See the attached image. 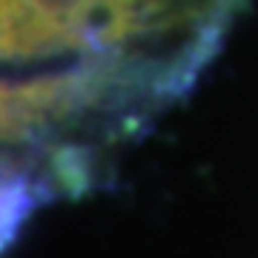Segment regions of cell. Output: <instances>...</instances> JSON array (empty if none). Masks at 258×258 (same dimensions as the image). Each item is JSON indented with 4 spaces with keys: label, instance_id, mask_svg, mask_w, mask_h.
Masks as SVG:
<instances>
[{
    "label": "cell",
    "instance_id": "1",
    "mask_svg": "<svg viewBox=\"0 0 258 258\" xmlns=\"http://www.w3.org/2000/svg\"><path fill=\"white\" fill-rule=\"evenodd\" d=\"M247 0H0L3 241L178 103Z\"/></svg>",
    "mask_w": 258,
    "mask_h": 258
}]
</instances>
